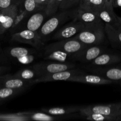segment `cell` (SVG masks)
Listing matches in <instances>:
<instances>
[{"label":"cell","instance_id":"1","mask_svg":"<svg viewBox=\"0 0 121 121\" xmlns=\"http://www.w3.org/2000/svg\"><path fill=\"white\" fill-rule=\"evenodd\" d=\"M73 10L69 9L61 11L50 17L37 31L43 42L44 43L47 38L66 21L69 19L73 20Z\"/></svg>","mask_w":121,"mask_h":121},{"label":"cell","instance_id":"2","mask_svg":"<svg viewBox=\"0 0 121 121\" xmlns=\"http://www.w3.org/2000/svg\"><path fill=\"white\" fill-rule=\"evenodd\" d=\"M73 20H79L82 22L85 28L104 27V22L95 12L78 6L76 9H73Z\"/></svg>","mask_w":121,"mask_h":121},{"label":"cell","instance_id":"3","mask_svg":"<svg viewBox=\"0 0 121 121\" xmlns=\"http://www.w3.org/2000/svg\"><path fill=\"white\" fill-rule=\"evenodd\" d=\"M87 46H89L88 45L83 43L78 39L71 38L65 40H59L56 42L50 44L45 46V50H59L73 54L80 52Z\"/></svg>","mask_w":121,"mask_h":121},{"label":"cell","instance_id":"4","mask_svg":"<svg viewBox=\"0 0 121 121\" xmlns=\"http://www.w3.org/2000/svg\"><path fill=\"white\" fill-rule=\"evenodd\" d=\"M104 27L85 28L72 38L78 39L86 45L93 46L104 41Z\"/></svg>","mask_w":121,"mask_h":121},{"label":"cell","instance_id":"5","mask_svg":"<svg viewBox=\"0 0 121 121\" xmlns=\"http://www.w3.org/2000/svg\"><path fill=\"white\" fill-rule=\"evenodd\" d=\"M11 40L17 42L27 44L37 50L44 46V43L39 37L37 32L28 29H24L11 34Z\"/></svg>","mask_w":121,"mask_h":121},{"label":"cell","instance_id":"6","mask_svg":"<svg viewBox=\"0 0 121 121\" xmlns=\"http://www.w3.org/2000/svg\"><path fill=\"white\" fill-rule=\"evenodd\" d=\"M80 112L98 113L113 117L116 121H121V103L107 105H93L82 107Z\"/></svg>","mask_w":121,"mask_h":121},{"label":"cell","instance_id":"7","mask_svg":"<svg viewBox=\"0 0 121 121\" xmlns=\"http://www.w3.org/2000/svg\"><path fill=\"white\" fill-rule=\"evenodd\" d=\"M75 65L73 64L63 63H49L35 64L32 66V68L36 72L38 77L47 74H53L62 71L73 69Z\"/></svg>","mask_w":121,"mask_h":121},{"label":"cell","instance_id":"8","mask_svg":"<svg viewBox=\"0 0 121 121\" xmlns=\"http://www.w3.org/2000/svg\"><path fill=\"white\" fill-rule=\"evenodd\" d=\"M20 2L13 5L9 8L1 11L0 14V35L4 34L11 28L14 24L15 17L20 7Z\"/></svg>","mask_w":121,"mask_h":121},{"label":"cell","instance_id":"9","mask_svg":"<svg viewBox=\"0 0 121 121\" xmlns=\"http://www.w3.org/2000/svg\"><path fill=\"white\" fill-rule=\"evenodd\" d=\"M85 28V27L82 22L79 20H73L70 22L60 28L54 34L53 40H62L71 39Z\"/></svg>","mask_w":121,"mask_h":121},{"label":"cell","instance_id":"10","mask_svg":"<svg viewBox=\"0 0 121 121\" xmlns=\"http://www.w3.org/2000/svg\"><path fill=\"white\" fill-rule=\"evenodd\" d=\"M104 52L103 48L99 46H89L80 52L72 54V59L83 63L91 62Z\"/></svg>","mask_w":121,"mask_h":121},{"label":"cell","instance_id":"11","mask_svg":"<svg viewBox=\"0 0 121 121\" xmlns=\"http://www.w3.org/2000/svg\"><path fill=\"white\" fill-rule=\"evenodd\" d=\"M82 73L80 71L76 70L74 69L67 70L62 71L53 74H47V75L42 76L37 78L32 81L33 83H38L41 82H47L58 81V80H67L69 81V79L73 76Z\"/></svg>","mask_w":121,"mask_h":121},{"label":"cell","instance_id":"12","mask_svg":"<svg viewBox=\"0 0 121 121\" xmlns=\"http://www.w3.org/2000/svg\"><path fill=\"white\" fill-rule=\"evenodd\" d=\"M100 20L105 24H108L117 29H121V25L118 21L117 15L113 11L112 4H106L96 12Z\"/></svg>","mask_w":121,"mask_h":121},{"label":"cell","instance_id":"13","mask_svg":"<svg viewBox=\"0 0 121 121\" xmlns=\"http://www.w3.org/2000/svg\"><path fill=\"white\" fill-rule=\"evenodd\" d=\"M69 81L93 85H109L116 83V82L109 80L98 74H85L83 73L73 76Z\"/></svg>","mask_w":121,"mask_h":121},{"label":"cell","instance_id":"14","mask_svg":"<svg viewBox=\"0 0 121 121\" xmlns=\"http://www.w3.org/2000/svg\"><path fill=\"white\" fill-rule=\"evenodd\" d=\"M44 8H40L31 14L24 25V29H28L33 31L37 32L47 18Z\"/></svg>","mask_w":121,"mask_h":121},{"label":"cell","instance_id":"15","mask_svg":"<svg viewBox=\"0 0 121 121\" xmlns=\"http://www.w3.org/2000/svg\"><path fill=\"white\" fill-rule=\"evenodd\" d=\"M32 84H33L32 82L26 81L15 76V75L2 74L0 76L1 86L14 89H25Z\"/></svg>","mask_w":121,"mask_h":121},{"label":"cell","instance_id":"16","mask_svg":"<svg viewBox=\"0 0 121 121\" xmlns=\"http://www.w3.org/2000/svg\"><path fill=\"white\" fill-rule=\"evenodd\" d=\"M121 61V56L114 54L102 53L91 61L92 66H102L111 65Z\"/></svg>","mask_w":121,"mask_h":121},{"label":"cell","instance_id":"17","mask_svg":"<svg viewBox=\"0 0 121 121\" xmlns=\"http://www.w3.org/2000/svg\"><path fill=\"white\" fill-rule=\"evenodd\" d=\"M104 30L111 44L121 49V29H117L111 25L105 24Z\"/></svg>","mask_w":121,"mask_h":121},{"label":"cell","instance_id":"18","mask_svg":"<svg viewBox=\"0 0 121 121\" xmlns=\"http://www.w3.org/2000/svg\"><path fill=\"white\" fill-rule=\"evenodd\" d=\"M92 71L98 75L116 82L121 80V67H112L106 69H97Z\"/></svg>","mask_w":121,"mask_h":121},{"label":"cell","instance_id":"19","mask_svg":"<svg viewBox=\"0 0 121 121\" xmlns=\"http://www.w3.org/2000/svg\"><path fill=\"white\" fill-rule=\"evenodd\" d=\"M31 14H33V13H29L24 10L21 8L20 2V7H19L18 11L16 17H15L14 24H13V27L9 30L11 32V33L21 31L23 25L24 26L26 21H27L28 18L30 16Z\"/></svg>","mask_w":121,"mask_h":121},{"label":"cell","instance_id":"20","mask_svg":"<svg viewBox=\"0 0 121 121\" xmlns=\"http://www.w3.org/2000/svg\"><path fill=\"white\" fill-rule=\"evenodd\" d=\"M81 106H69V107H54L50 108L42 109L43 112L53 116H61L72 114L77 112H80Z\"/></svg>","mask_w":121,"mask_h":121},{"label":"cell","instance_id":"21","mask_svg":"<svg viewBox=\"0 0 121 121\" xmlns=\"http://www.w3.org/2000/svg\"><path fill=\"white\" fill-rule=\"evenodd\" d=\"M36 48L30 49V48H27L25 47H14L8 48L6 51L5 54L6 55L7 54L9 57L18 59V58L30 55V54H34L36 52Z\"/></svg>","mask_w":121,"mask_h":121},{"label":"cell","instance_id":"22","mask_svg":"<svg viewBox=\"0 0 121 121\" xmlns=\"http://www.w3.org/2000/svg\"><path fill=\"white\" fill-rule=\"evenodd\" d=\"M106 4L105 0H82L79 7L96 13Z\"/></svg>","mask_w":121,"mask_h":121},{"label":"cell","instance_id":"23","mask_svg":"<svg viewBox=\"0 0 121 121\" xmlns=\"http://www.w3.org/2000/svg\"><path fill=\"white\" fill-rule=\"evenodd\" d=\"M72 54L69 53H65L59 50H45L44 57V59L48 60H57V61L64 62L67 60L69 57L72 58Z\"/></svg>","mask_w":121,"mask_h":121},{"label":"cell","instance_id":"24","mask_svg":"<svg viewBox=\"0 0 121 121\" xmlns=\"http://www.w3.org/2000/svg\"><path fill=\"white\" fill-rule=\"evenodd\" d=\"M29 120L40 121H52L56 119V116L48 114L45 112H23Z\"/></svg>","mask_w":121,"mask_h":121},{"label":"cell","instance_id":"25","mask_svg":"<svg viewBox=\"0 0 121 121\" xmlns=\"http://www.w3.org/2000/svg\"><path fill=\"white\" fill-rule=\"evenodd\" d=\"M14 75L18 78H20V79H22V80L29 82H32L33 80L38 78V75L36 72L33 68H27L21 69L18 72H17Z\"/></svg>","mask_w":121,"mask_h":121},{"label":"cell","instance_id":"26","mask_svg":"<svg viewBox=\"0 0 121 121\" xmlns=\"http://www.w3.org/2000/svg\"><path fill=\"white\" fill-rule=\"evenodd\" d=\"M20 5L24 10L29 13H33L40 8H44L40 7L35 0H21Z\"/></svg>","mask_w":121,"mask_h":121},{"label":"cell","instance_id":"27","mask_svg":"<svg viewBox=\"0 0 121 121\" xmlns=\"http://www.w3.org/2000/svg\"><path fill=\"white\" fill-rule=\"evenodd\" d=\"M24 90V89H14L0 86V99L1 100H3L12 98L22 92Z\"/></svg>","mask_w":121,"mask_h":121},{"label":"cell","instance_id":"28","mask_svg":"<svg viewBox=\"0 0 121 121\" xmlns=\"http://www.w3.org/2000/svg\"><path fill=\"white\" fill-rule=\"evenodd\" d=\"M63 0H50L44 7V10L47 17H50L57 13L60 5Z\"/></svg>","mask_w":121,"mask_h":121},{"label":"cell","instance_id":"29","mask_svg":"<svg viewBox=\"0 0 121 121\" xmlns=\"http://www.w3.org/2000/svg\"><path fill=\"white\" fill-rule=\"evenodd\" d=\"M85 118L89 120L95 121H116L113 117L109 116L104 115L98 113H93V112H83L81 113Z\"/></svg>","mask_w":121,"mask_h":121},{"label":"cell","instance_id":"30","mask_svg":"<svg viewBox=\"0 0 121 121\" xmlns=\"http://www.w3.org/2000/svg\"><path fill=\"white\" fill-rule=\"evenodd\" d=\"M82 0H63L59 7V9L61 11L69 10L74 6L80 4Z\"/></svg>","mask_w":121,"mask_h":121},{"label":"cell","instance_id":"31","mask_svg":"<svg viewBox=\"0 0 121 121\" xmlns=\"http://www.w3.org/2000/svg\"><path fill=\"white\" fill-rule=\"evenodd\" d=\"M18 2L17 0H0V10L7 9Z\"/></svg>","mask_w":121,"mask_h":121},{"label":"cell","instance_id":"32","mask_svg":"<svg viewBox=\"0 0 121 121\" xmlns=\"http://www.w3.org/2000/svg\"><path fill=\"white\" fill-rule=\"evenodd\" d=\"M17 60L20 63L23 65H28L31 63L34 60V54H30V55L26 56L21 57L18 58Z\"/></svg>","mask_w":121,"mask_h":121},{"label":"cell","instance_id":"33","mask_svg":"<svg viewBox=\"0 0 121 121\" xmlns=\"http://www.w3.org/2000/svg\"><path fill=\"white\" fill-rule=\"evenodd\" d=\"M7 61H8V58L7 55L0 47V65L6 63Z\"/></svg>","mask_w":121,"mask_h":121},{"label":"cell","instance_id":"34","mask_svg":"<svg viewBox=\"0 0 121 121\" xmlns=\"http://www.w3.org/2000/svg\"><path fill=\"white\" fill-rule=\"evenodd\" d=\"M35 1H37L38 4H39L40 7H44V8L50 0H35Z\"/></svg>","mask_w":121,"mask_h":121},{"label":"cell","instance_id":"35","mask_svg":"<svg viewBox=\"0 0 121 121\" xmlns=\"http://www.w3.org/2000/svg\"><path fill=\"white\" fill-rule=\"evenodd\" d=\"M9 70V68L7 66H0V76L2 75L3 73L6 72Z\"/></svg>","mask_w":121,"mask_h":121},{"label":"cell","instance_id":"36","mask_svg":"<svg viewBox=\"0 0 121 121\" xmlns=\"http://www.w3.org/2000/svg\"><path fill=\"white\" fill-rule=\"evenodd\" d=\"M112 4H113V7L121 8V0H113Z\"/></svg>","mask_w":121,"mask_h":121},{"label":"cell","instance_id":"37","mask_svg":"<svg viewBox=\"0 0 121 121\" xmlns=\"http://www.w3.org/2000/svg\"><path fill=\"white\" fill-rule=\"evenodd\" d=\"M105 1H106V2L108 4H112L113 0H105Z\"/></svg>","mask_w":121,"mask_h":121},{"label":"cell","instance_id":"38","mask_svg":"<svg viewBox=\"0 0 121 121\" xmlns=\"http://www.w3.org/2000/svg\"><path fill=\"white\" fill-rule=\"evenodd\" d=\"M117 18H118V21H119V22L121 24V17H119L117 15Z\"/></svg>","mask_w":121,"mask_h":121},{"label":"cell","instance_id":"39","mask_svg":"<svg viewBox=\"0 0 121 121\" xmlns=\"http://www.w3.org/2000/svg\"><path fill=\"white\" fill-rule=\"evenodd\" d=\"M0 14H1V10H0ZM0 24H1V22H0Z\"/></svg>","mask_w":121,"mask_h":121},{"label":"cell","instance_id":"40","mask_svg":"<svg viewBox=\"0 0 121 121\" xmlns=\"http://www.w3.org/2000/svg\"><path fill=\"white\" fill-rule=\"evenodd\" d=\"M17 1H21V0H17Z\"/></svg>","mask_w":121,"mask_h":121},{"label":"cell","instance_id":"41","mask_svg":"<svg viewBox=\"0 0 121 121\" xmlns=\"http://www.w3.org/2000/svg\"><path fill=\"white\" fill-rule=\"evenodd\" d=\"M120 83L121 84V80H120Z\"/></svg>","mask_w":121,"mask_h":121},{"label":"cell","instance_id":"42","mask_svg":"<svg viewBox=\"0 0 121 121\" xmlns=\"http://www.w3.org/2000/svg\"><path fill=\"white\" fill-rule=\"evenodd\" d=\"M1 99H0V102H1Z\"/></svg>","mask_w":121,"mask_h":121}]
</instances>
